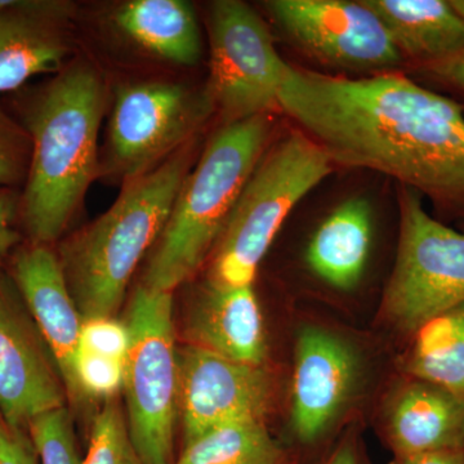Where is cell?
<instances>
[{
	"mask_svg": "<svg viewBox=\"0 0 464 464\" xmlns=\"http://www.w3.org/2000/svg\"><path fill=\"white\" fill-rule=\"evenodd\" d=\"M279 108L333 163L389 174L464 212L463 106L406 76L344 79L290 65Z\"/></svg>",
	"mask_w": 464,
	"mask_h": 464,
	"instance_id": "cell-1",
	"label": "cell"
},
{
	"mask_svg": "<svg viewBox=\"0 0 464 464\" xmlns=\"http://www.w3.org/2000/svg\"><path fill=\"white\" fill-rule=\"evenodd\" d=\"M105 87L87 63L63 70L27 115L32 142L24 227L33 244L50 246L78 209L97 167V139Z\"/></svg>",
	"mask_w": 464,
	"mask_h": 464,
	"instance_id": "cell-2",
	"label": "cell"
},
{
	"mask_svg": "<svg viewBox=\"0 0 464 464\" xmlns=\"http://www.w3.org/2000/svg\"><path fill=\"white\" fill-rule=\"evenodd\" d=\"M188 166V150H177L130 179L108 212L63 246L58 258L83 320L119 310L137 266L166 227Z\"/></svg>",
	"mask_w": 464,
	"mask_h": 464,
	"instance_id": "cell-3",
	"label": "cell"
},
{
	"mask_svg": "<svg viewBox=\"0 0 464 464\" xmlns=\"http://www.w3.org/2000/svg\"><path fill=\"white\" fill-rule=\"evenodd\" d=\"M271 134L268 115L227 123L183 179L166 227L149 259L143 285L170 292L215 249Z\"/></svg>",
	"mask_w": 464,
	"mask_h": 464,
	"instance_id": "cell-4",
	"label": "cell"
},
{
	"mask_svg": "<svg viewBox=\"0 0 464 464\" xmlns=\"http://www.w3.org/2000/svg\"><path fill=\"white\" fill-rule=\"evenodd\" d=\"M331 158L293 132L261 159L215 246L210 282L249 286L277 232L299 201L332 172Z\"/></svg>",
	"mask_w": 464,
	"mask_h": 464,
	"instance_id": "cell-5",
	"label": "cell"
},
{
	"mask_svg": "<svg viewBox=\"0 0 464 464\" xmlns=\"http://www.w3.org/2000/svg\"><path fill=\"white\" fill-rule=\"evenodd\" d=\"M127 315L123 390L130 439L142 464H174L179 353L172 293L139 286Z\"/></svg>",
	"mask_w": 464,
	"mask_h": 464,
	"instance_id": "cell-6",
	"label": "cell"
},
{
	"mask_svg": "<svg viewBox=\"0 0 464 464\" xmlns=\"http://www.w3.org/2000/svg\"><path fill=\"white\" fill-rule=\"evenodd\" d=\"M395 267L380 319L406 341L424 323L464 302V234L436 221L411 188L399 194Z\"/></svg>",
	"mask_w": 464,
	"mask_h": 464,
	"instance_id": "cell-7",
	"label": "cell"
},
{
	"mask_svg": "<svg viewBox=\"0 0 464 464\" xmlns=\"http://www.w3.org/2000/svg\"><path fill=\"white\" fill-rule=\"evenodd\" d=\"M288 63L265 21L246 3L219 0L210 9V99L227 123L279 108Z\"/></svg>",
	"mask_w": 464,
	"mask_h": 464,
	"instance_id": "cell-8",
	"label": "cell"
},
{
	"mask_svg": "<svg viewBox=\"0 0 464 464\" xmlns=\"http://www.w3.org/2000/svg\"><path fill=\"white\" fill-rule=\"evenodd\" d=\"M364 364L350 340L319 324L298 329L295 342L289 435L316 449L340 429L362 391Z\"/></svg>",
	"mask_w": 464,
	"mask_h": 464,
	"instance_id": "cell-9",
	"label": "cell"
},
{
	"mask_svg": "<svg viewBox=\"0 0 464 464\" xmlns=\"http://www.w3.org/2000/svg\"><path fill=\"white\" fill-rule=\"evenodd\" d=\"M266 7L298 47L324 63L377 75L401 63L389 30L362 0H273Z\"/></svg>",
	"mask_w": 464,
	"mask_h": 464,
	"instance_id": "cell-10",
	"label": "cell"
},
{
	"mask_svg": "<svg viewBox=\"0 0 464 464\" xmlns=\"http://www.w3.org/2000/svg\"><path fill=\"white\" fill-rule=\"evenodd\" d=\"M275 393L266 365L232 362L192 344L179 351L183 444L224 424L265 422Z\"/></svg>",
	"mask_w": 464,
	"mask_h": 464,
	"instance_id": "cell-11",
	"label": "cell"
},
{
	"mask_svg": "<svg viewBox=\"0 0 464 464\" xmlns=\"http://www.w3.org/2000/svg\"><path fill=\"white\" fill-rule=\"evenodd\" d=\"M207 105L179 84L143 83L121 88L110 127L111 157L124 176H141L179 148L206 118Z\"/></svg>",
	"mask_w": 464,
	"mask_h": 464,
	"instance_id": "cell-12",
	"label": "cell"
},
{
	"mask_svg": "<svg viewBox=\"0 0 464 464\" xmlns=\"http://www.w3.org/2000/svg\"><path fill=\"white\" fill-rule=\"evenodd\" d=\"M66 395L25 302L0 280V413L27 429L38 415L65 406Z\"/></svg>",
	"mask_w": 464,
	"mask_h": 464,
	"instance_id": "cell-13",
	"label": "cell"
},
{
	"mask_svg": "<svg viewBox=\"0 0 464 464\" xmlns=\"http://www.w3.org/2000/svg\"><path fill=\"white\" fill-rule=\"evenodd\" d=\"M12 282L25 302L70 396H79L75 366L83 317L50 246L30 243L12 259Z\"/></svg>",
	"mask_w": 464,
	"mask_h": 464,
	"instance_id": "cell-14",
	"label": "cell"
},
{
	"mask_svg": "<svg viewBox=\"0 0 464 464\" xmlns=\"http://www.w3.org/2000/svg\"><path fill=\"white\" fill-rule=\"evenodd\" d=\"M377 429L393 457L464 450V399L400 374L382 400Z\"/></svg>",
	"mask_w": 464,
	"mask_h": 464,
	"instance_id": "cell-15",
	"label": "cell"
},
{
	"mask_svg": "<svg viewBox=\"0 0 464 464\" xmlns=\"http://www.w3.org/2000/svg\"><path fill=\"white\" fill-rule=\"evenodd\" d=\"M192 346L250 365H266L264 317L253 285L225 286L208 280L188 317Z\"/></svg>",
	"mask_w": 464,
	"mask_h": 464,
	"instance_id": "cell-16",
	"label": "cell"
},
{
	"mask_svg": "<svg viewBox=\"0 0 464 464\" xmlns=\"http://www.w3.org/2000/svg\"><path fill=\"white\" fill-rule=\"evenodd\" d=\"M63 8L60 3L14 0L0 14V93L63 65L66 44L54 21Z\"/></svg>",
	"mask_w": 464,
	"mask_h": 464,
	"instance_id": "cell-17",
	"label": "cell"
},
{
	"mask_svg": "<svg viewBox=\"0 0 464 464\" xmlns=\"http://www.w3.org/2000/svg\"><path fill=\"white\" fill-rule=\"evenodd\" d=\"M372 208L364 199L342 204L320 225L308 244V267L322 282L338 290L355 288L371 253Z\"/></svg>",
	"mask_w": 464,
	"mask_h": 464,
	"instance_id": "cell-18",
	"label": "cell"
},
{
	"mask_svg": "<svg viewBox=\"0 0 464 464\" xmlns=\"http://www.w3.org/2000/svg\"><path fill=\"white\" fill-rule=\"evenodd\" d=\"M402 56L436 63L464 48V21L445 0H362Z\"/></svg>",
	"mask_w": 464,
	"mask_h": 464,
	"instance_id": "cell-19",
	"label": "cell"
},
{
	"mask_svg": "<svg viewBox=\"0 0 464 464\" xmlns=\"http://www.w3.org/2000/svg\"><path fill=\"white\" fill-rule=\"evenodd\" d=\"M116 25L157 56L194 65L201 54L194 9L182 0H134L115 14Z\"/></svg>",
	"mask_w": 464,
	"mask_h": 464,
	"instance_id": "cell-20",
	"label": "cell"
},
{
	"mask_svg": "<svg viewBox=\"0 0 464 464\" xmlns=\"http://www.w3.org/2000/svg\"><path fill=\"white\" fill-rule=\"evenodd\" d=\"M405 342L400 374L431 382L464 399V302L424 323Z\"/></svg>",
	"mask_w": 464,
	"mask_h": 464,
	"instance_id": "cell-21",
	"label": "cell"
},
{
	"mask_svg": "<svg viewBox=\"0 0 464 464\" xmlns=\"http://www.w3.org/2000/svg\"><path fill=\"white\" fill-rule=\"evenodd\" d=\"M174 464H293V458L266 422H235L185 442Z\"/></svg>",
	"mask_w": 464,
	"mask_h": 464,
	"instance_id": "cell-22",
	"label": "cell"
},
{
	"mask_svg": "<svg viewBox=\"0 0 464 464\" xmlns=\"http://www.w3.org/2000/svg\"><path fill=\"white\" fill-rule=\"evenodd\" d=\"M81 464H142L118 402L109 400L94 417L87 453Z\"/></svg>",
	"mask_w": 464,
	"mask_h": 464,
	"instance_id": "cell-23",
	"label": "cell"
},
{
	"mask_svg": "<svg viewBox=\"0 0 464 464\" xmlns=\"http://www.w3.org/2000/svg\"><path fill=\"white\" fill-rule=\"evenodd\" d=\"M27 430L39 464H81L72 415L65 406L34 418Z\"/></svg>",
	"mask_w": 464,
	"mask_h": 464,
	"instance_id": "cell-24",
	"label": "cell"
},
{
	"mask_svg": "<svg viewBox=\"0 0 464 464\" xmlns=\"http://www.w3.org/2000/svg\"><path fill=\"white\" fill-rule=\"evenodd\" d=\"M124 364L112 357L79 350L75 366L79 395L111 400L119 390L123 389Z\"/></svg>",
	"mask_w": 464,
	"mask_h": 464,
	"instance_id": "cell-25",
	"label": "cell"
},
{
	"mask_svg": "<svg viewBox=\"0 0 464 464\" xmlns=\"http://www.w3.org/2000/svg\"><path fill=\"white\" fill-rule=\"evenodd\" d=\"M0 114V188H11L29 172L32 142Z\"/></svg>",
	"mask_w": 464,
	"mask_h": 464,
	"instance_id": "cell-26",
	"label": "cell"
},
{
	"mask_svg": "<svg viewBox=\"0 0 464 464\" xmlns=\"http://www.w3.org/2000/svg\"><path fill=\"white\" fill-rule=\"evenodd\" d=\"M130 334L125 323L114 317H94L83 320L79 350L112 357L125 362Z\"/></svg>",
	"mask_w": 464,
	"mask_h": 464,
	"instance_id": "cell-27",
	"label": "cell"
},
{
	"mask_svg": "<svg viewBox=\"0 0 464 464\" xmlns=\"http://www.w3.org/2000/svg\"><path fill=\"white\" fill-rule=\"evenodd\" d=\"M0 464H39L29 430L12 426L0 413Z\"/></svg>",
	"mask_w": 464,
	"mask_h": 464,
	"instance_id": "cell-28",
	"label": "cell"
},
{
	"mask_svg": "<svg viewBox=\"0 0 464 464\" xmlns=\"http://www.w3.org/2000/svg\"><path fill=\"white\" fill-rule=\"evenodd\" d=\"M315 464H371L364 448L359 426L353 424L341 438L320 457Z\"/></svg>",
	"mask_w": 464,
	"mask_h": 464,
	"instance_id": "cell-29",
	"label": "cell"
},
{
	"mask_svg": "<svg viewBox=\"0 0 464 464\" xmlns=\"http://www.w3.org/2000/svg\"><path fill=\"white\" fill-rule=\"evenodd\" d=\"M18 212H21V199L16 192L8 188H0V266L21 239L14 227Z\"/></svg>",
	"mask_w": 464,
	"mask_h": 464,
	"instance_id": "cell-30",
	"label": "cell"
},
{
	"mask_svg": "<svg viewBox=\"0 0 464 464\" xmlns=\"http://www.w3.org/2000/svg\"><path fill=\"white\" fill-rule=\"evenodd\" d=\"M423 67L436 82L464 96V48L436 63H426Z\"/></svg>",
	"mask_w": 464,
	"mask_h": 464,
	"instance_id": "cell-31",
	"label": "cell"
},
{
	"mask_svg": "<svg viewBox=\"0 0 464 464\" xmlns=\"http://www.w3.org/2000/svg\"><path fill=\"white\" fill-rule=\"evenodd\" d=\"M389 464H464V450L398 456L393 457Z\"/></svg>",
	"mask_w": 464,
	"mask_h": 464,
	"instance_id": "cell-32",
	"label": "cell"
},
{
	"mask_svg": "<svg viewBox=\"0 0 464 464\" xmlns=\"http://www.w3.org/2000/svg\"><path fill=\"white\" fill-rule=\"evenodd\" d=\"M449 5L456 11L458 16L464 21V0H449Z\"/></svg>",
	"mask_w": 464,
	"mask_h": 464,
	"instance_id": "cell-33",
	"label": "cell"
},
{
	"mask_svg": "<svg viewBox=\"0 0 464 464\" xmlns=\"http://www.w3.org/2000/svg\"><path fill=\"white\" fill-rule=\"evenodd\" d=\"M14 0H0V14L2 12H5V9L11 7L12 5H14Z\"/></svg>",
	"mask_w": 464,
	"mask_h": 464,
	"instance_id": "cell-34",
	"label": "cell"
}]
</instances>
